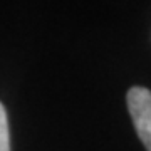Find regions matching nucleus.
<instances>
[{
  "label": "nucleus",
  "mask_w": 151,
  "mask_h": 151,
  "mask_svg": "<svg viewBox=\"0 0 151 151\" xmlns=\"http://www.w3.org/2000/svg\"><path fill=\"white\" fill-rule=\"evenodd\" d=\"M0 151H10V138H9V123L4 104L0 103Z\"/></svg>",
  "instance_id": "nucleus-2"
},
{
  "label": "nucleus",
  "mask_w": 151,
  "mask_h": 151,
  "mask_svg": "<svg viewBox=\"0 0 151 151\" xmlns=\"http://www.w3.org/2000/svg\"><path fill=\"white\" fill-rule=\"evenodd\" d=\"M128 109L134 129L148 151H151V91L146 87H131L128 92Z\"/></svg>",
  "instance_id": "nucleus-1"
}]
</instances>
